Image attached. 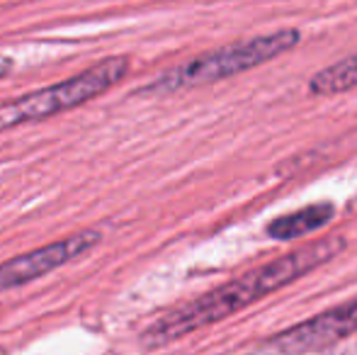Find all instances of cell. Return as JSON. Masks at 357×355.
I'll list each match as a JSON object with an SVG mask.
<instances>
[{
    "label": "cell",
    "instance_id": "obj_1",
    "mask_svg": "<svg viewBox=\"0 0 357 355\" xmlns=\"http://www.w3.org/2000/svg\"><path fill=\"white\" fill-rule=\"evenodd\" d=\"M343 248L345 239L340 236L319 239V241L306 243V246L296 248V251L287 253V256L275 258V261L250 270V273L241 275V278L229 280V282L212 289V292L202 294V297L192 299V302L155 319L142 333V346L146 351H155V348L168 346V343L188 336V333L197 331V328L221 322V319L245 309L248 304L282 289L284 285L294 282L296 278H304L314 268L328 263Z\"/></svg>",
    "mask_w": 357,
    "mask_h": 355
},
{
    "label": "cell",
    "instance_id": "obj_2",
    "mask_svg": "<svg viewBox=\"0 0 357 355\" xmlns=\"http://www.w3.org/2000/svg\"><path fill=\"white\" fill-rule=\"evenodd\" d=\"M299 39V29H278V32L234 42L229 47L214 49V52L195 56L190 61L180 63V66L168 68L153 83H149L144 93H175V90H188L224 81L229 76L245 73L250 68L273 61L280 54L294 49Z\"/></svg>",
    "mask_w": 357,
    "mask_h": 355
},
{
    "label": "cell",
    "instance_id": "obj_3",
    "mask_svg": "<svg viewBox=\"0 0 357 355\" xmlns=\"http://www.w3.org/2000/svg\"><path fill=\"white\" fill-rule=\"evenodd\" d=\"M129 71L127 56H109L95 63L93 68L78 73V76L61 81L56 86L42 88L37 93H29L24 98L15 100L10 105L0 107V129L20 127L27 122H39L52 114L66 112L71 107L88 103V100L102 95L105 90L117 86Z\"/></svg>",
    "mask_w": 357,
    "mask_h": 355
},
{
    "label": "cell",
    "instance_id": "obj_4",
    "mask_svg": "<svg viewBox=\"0 0 357 355\" xmlns=\"http://www.w3.org/2000/svg\"><path fill=\"white\" fill-rule=\"evenodd\" d=\"M100 241H102V234L95 232V229H88V232L73 234V236H66L56 243L34 248V251L24 253V256L0 263V292L22 287V285L32 282V280L54 273L56 268L71 263L73 258H80L83 253H88Z\"/></svg>",
    "mask_w": 357,
    "mask_h": 355
},
{
    "label": "cell",
    "instance_id": "obj_5",
    "mask_svg": "<svg viewBox=\"0 0 357 355\" xmlns=\"http://www.w3.org/2000/svg\"><path fill=\"white\" fill-rule=\"evenodd\" d=\"M353 333H357V299L287 328L284 333L273 338V346L282 353L324 351L333 343L350 338Z\"/></svg>",
    "mask_w": 357,
    "mask_h": 355
},
{
    "label": "cell",
    "instance_id": "obj_6",
    "mask_svg": "<svg viewBox=\"0 0 357 355\" xmlns=\"http://www.w3.org/2000/svg\"><path fill=\"white\" fill-rule=\"evenodd\" d=\"M333 217H335V207L331 202L309 204V207H301L296 212L284 214V217L270 222L268 236L280 239V241H291V239L306 236V234L324 229Z\"/></svg>",
    "mask_w": 357,
    "mask_h": 355
},
{
    "label": "cell",
    "instance_id": "obj_7",
    "mask_svg": "<svg viewBox=\"0 0 357 355\" xmlns=\"http://www.w3.org/2000/svg\"><path fill=\"white\" fill-rule=\"evenodd\" d=\"M353 88H357V54L331 63L309 81V90L316 95H338Z\"/></svg>",
    "mask_w": 357,
    "mask_h": 355
},
{
    "label": "cell",
    "instance_id": "obj_8",
    "mask_svg": "<svg viewBox=\"0 0 357 355\" xmlns=\"http://www.w3.org/2000/svg\"><path fill=\"white\" fill-rule=\"evenodd\" d=\"M10 68H13V61H10L8 56H0V78H3L5 73H10Z\"/></svg>",
    "mask_w": 357,
    "mask_h": 355
}]
</instances>
